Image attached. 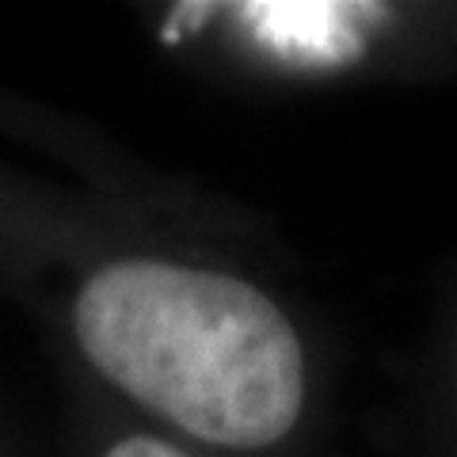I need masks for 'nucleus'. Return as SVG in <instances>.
<instances>
[{
  "label": "nucleus",
  "mask_w": 457,
  "mask_h": 457,
  "mask_svg": "<svg viewBox=\"0 0 457 457\" xmlns=\"http://www.w3.org/2000/svg\"><path fill=\"white\" fill-rule=\"evenodd\" d=\"M73 324L99 374L213 446H275L302 416V339L245 278L114 260L80 286Z\"/></svg>",
  "instance_id": "obj_1"
},
{
  "label": "nucleus",
  "mask_w": 457,
  "mask_h": 457,
  "mask_svg": "<svg viewBox=\"0 0 457 457\" xmlns=\"http://www.w3.org/2000/svg\"><path fill=\"white\" fill-rule=\"evenodd\" d=\"M354 4H245L255 38L278 57L302 65H343L362 54V31Z\"/></svg>",
  "instance_id": "obj_2"
},
{
  "label": "nucleus",
  "mask_w": 457,
  "mask_h": 457,
  "mask_svg": "<svg viewBox=\"0 0 457 457\" xmlns=\"http://www.w3.org/2000/svg\"><path fill=\"white\" fill-rule=\"evenodd\" d=\"M104 457H187L179 453L176 446H168L161 438H145V435H134V438H122L104 453Z\"/></svg>",
  "instance_id": "obj_3"
}]
</instances>
